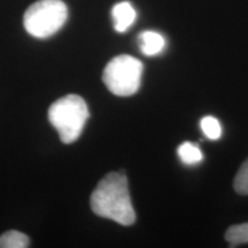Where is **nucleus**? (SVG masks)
Segmentation results:
<instances>
[{"mask_svg":"<svg viewBox=\"0 0 248 248\" xmlns=\"http://www.w3.org/2000/svg\"><path fill=\"white\" fill-rule=\"evenodd\" d=\"M201 129L207 138L217 140L222 136V125L219 121L214 116H204L200 122Z\"/></svg>","mask_w":248,"mask_h":248,"instance_id":"9d476101","label":"nucleus"},{"mask_svg":"<svg viewBox=\"0 0 248 248\" xmlns=\"http://www.w3.org/2000/svg\"><path fill=\"white\" fill-rule=\"evenodd\" d=\"M225 240L232 247L248 244V222L230 226L225 232Z\"/></svg>","mask_w":248,"mask_h":248,"instance_id":"1a4fd4ad","label":"nucleus"},{"mask_svg":"<svg viewBox=\"0 0 248 248\" xmlns=\"http://www.w3.org/2000/svg\"><path fill=\"white\" fill-rule=\"evenodd\" d=\"M111 18H113L114 29L117 32H125L135 23L137 12L129 1L117 2L111 8Z\"/></svg>","mask_w":248,"mask_h":248,"instance_id":"39448f33","label":"nucleus"},{"mask_svg":"<svg viewBox=\"0 0 248 248\" xmlns=\"http://www.w3.org/2000/svg\"><path fill=\"white\" fill-rule=\"evenodd\" d=\"M179 159L182 160L183 163L187 164V166H193V164L200 163L203 159L202 152L197 145L192 144V142H183L177 150Z\"/></svg>","mask_w":248,"mask_h":248,"instance_id":"0eeeda50","label":"nucleus"},{"mask_svg":"<svg viewBox=\"0 0 248 248\" xmlns=\"http://www.w3.org/2000/svg\"><path fill=\"white\" fill-rule=\"evenodd\" d=\"M233 187L238 194H248V159L245 161L243 166L238 170L237 175L234 177Z\"/></svg>","mask_w":248,"mask_h":248,"instance_id":"9b49d317","label":"nucleus"},{"mask_svg":"<svg viewBox=\"0 0 248 248\" xmlns=\"http://www.w3.org/2000/svg\"><path fill=\"white\" fill-rule=\"evenodd\" d=\"M89 116L88 105L77 94L58 99L48 109V121L57 129L64 144H71L79 138Z\"/></svg>","mask_w":248,"mask_h":248,"instance_id":"f03ea898","label":"nucleus"},{"mask_svg":"<svg viewBox=\"0 0 248 248\" xmlns=\"http://www.w3.org/2000/svg\"><path fill=\"white\" fill-rule=\"evenodd\" d=\"M138 45L141 53L147 57H154L160 54L166 48L167 40L160 32L156 31H142L138 36Z\"/></svg>","mask_w":248,"mask_h":248,"instance_id":"423d86ee","label":"nucleus"},{"mask_svg":"<svg viewBox=\"0 0 248 248\" xmlns=\"http://www.w3.org/2000/svg\"><path fill=\"white\" fill-rule=\"evenodd\" d=\"M29 247V238L22 232L11 230L0 235V248Z\"/></svg>","mask_w":248,"mask_h":248,"instance_id":"6e6552de","label":"nucleus"},{"mask_svg":"<svg viewBox=\"0 0 248 248\" xmlns=\"http://www.w3.org/2000/svg\"><path fill=\"white\" fill-rule=\"evenodd\" d=\"M67 17L68 8L62 0H38L26 11L23 24L29 35L45 39L57 33Z\"/></svg>","mask_w":248,"mask_h":248,"instance_id":"7ed1b4c3","label":"nucleus"},{"mask_svg":"<svg viewBox=\"0 0 248 248\" xmlns=\"http://www.w3.org/2000/svg\"><path fill=\"white\" fill-rule=\"evenodd\" d=\"M144 66L138 59L122 54L113 58L105 67L102 80L113 94L130 97L140 88Z\"/></svg>","mask_w":248,"mask_h":248,"instance_id":"20e7f679","label":"nucleus"},{"mask_svg":"<svg viewBox=\"0 0 248 248\" xmlns=\"http://www.w3.org/2000/svg\"><path fill=\"white\" fill-rule=\"evenodd\" d=\"M90 203L95 215L121 225H132L136 221L128 178L123 172L107 173L92 192Z\"/></svg>","mask_w":248,"mask_h":248,"instance_id":"f257e3e1","label":"nucleus"}]
</instances>
